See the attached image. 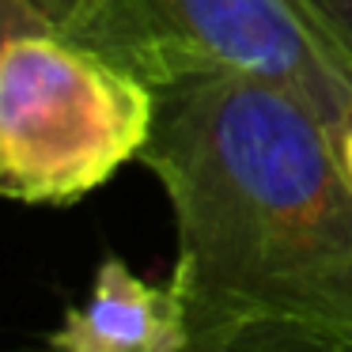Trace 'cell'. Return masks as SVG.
<instances>
[{"label": "cell", "mask_w": 352, "mask_h": 352, "mask_svg": "<svg viewBox=\"0 0 352 352\" xmlns=\"http://www.w3.org/2000/svg\"><path fill=\"white\" fill-rule=\"evenodd\" d=\"M140 163L170 201L167 284L190 344L269 318L352 337V178L311 99L250 72H186L155 84Z\"/></svg>", "instance_id": "cell-1"}, {"label": "cell", "mask_w": 352, "mask_h": 352, "mask_svg": "<svg viewBox=\"0 0 352 352\" xmlns=\"http://www.w3.org/2000/svg\"><path fill=\"white\" fill-rule=\"evenodd\" d=\"M0 8V190L19 205H76L140 160L155 87L57 34L27 0Z\"/></svg>", "instance_id": "cell-2"}, {"label": "cell", "mask_w": 352, "mask_h": 352, "mask_svg": "<svg viewBox=\"0 0 352 352\" xmlns=\"http://www.w3.org/2000/svg\"><path fill=\"white\" fill-rule=\"evenodd\" d=\"M87 50L152 87L208 69L265 76L333 125L352 102V61L303 0H102Z\"/></svg>", "instance_id": "cell-3"}, {"label": "cell", "mask_w": 352, "mask_h": 352, "mask_svg": "<svg viewBox=\"0 0 352 352\" xmlns=\"http://www.w3.org/2000/svg\"><path fill=\"white\" fill-rule=\"evenodd\" d=\"M65 329L114 352H182L190 344L186 311L175 288L140 280L122 258H107L84 307L65 314Z\"/></svg>", "instance_id": "cell-4"}, {"label": "cell", "mask_w": 352, "mask_h": 352, "mask_svg": "<svg viewBox=\"0 0 352 352\" xmlns=\"http://www.w3.org/2000/svg\"><path fill=\"white\" fill-rule=\"evenodd\" d=\"M182 352H352V337L307 322H246L205 344H186Z\"/></svg>", "instance_id": "cell-5"}, {"label": "cell", "mask_w": 352, "mask_h": 352, "mask_svg": "<svg viewBox=\"0 0 352 352\" xmlns=\"http://www.w3.org/2000/svg\"><path fill=\"white\" fill-rule=\"evenodd\" d=\"M27 4L57 34L80 42V46H87V38L95 34V23L102 16V0H27Z\"/></svg>", "instance_id": "cell-6"}, {"label": "cell", "mask_w": 352, "mask_h": 352, "mask_svg": "<svg viewBox=\"0 0 352 352\" xmlns=\"http://www.w3.org/2000/svg\"><path fill=\"white\" fill-rule=\"evenodd\" d=\"M303 4L322 23V31L341 46V54L352 61V0H303Z\"/></svg>", "instance_id": "cell-7"}, {"label": "cell", "mask_w": 352, "mask_h": 352, "mask_svg": "<svg viewBox=\"0 0 352 352\" xmlns=\"http://www.w3.org/2000/svg\"><path fill=\"white\" fill-rule=\"evenodd\" d=\"M50 344H54V352H114V349H107V344L91 341V337L72 333V329H65V326H61V329H54Z\"/></svg>", "instance_id": "cell-8"}, {"label": "cell", "mask_w": 352, "mask_h": 352, "mask_svg": "<svg viewBox=\"0 0 352 352\" xmlns=\"http://www.w3.org/2000/svg\"><path fill=\"white\" fill-rule=\"evenodd\" d=\"M337 144H341L344 167H349V178H352V102H349V107H344L341 122H337Z\"/></svg>", "instance_id": "cell-9"}]
</instances>
